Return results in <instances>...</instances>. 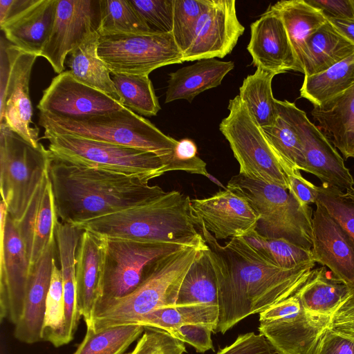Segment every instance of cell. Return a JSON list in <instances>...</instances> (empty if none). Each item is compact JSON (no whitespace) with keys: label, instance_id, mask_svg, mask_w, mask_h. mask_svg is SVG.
Here are the masks:
<instances>
[{"label":"cell","instance_id":"6da1fadb","mask_svg":"<svg viewBox=\"0 0 354 354\" xmlns=\"http://www.w3.org/2000/svg\"><path fill=\"white\" fill-rule=\"evenodd\" d=\"M196 227L207 246L216 279L218 321L214 333L224 334L245 318L294 295L315 265L283 268L244 237L232 238L222 245L203 225Z\"/></svg>","mask_w":354,"mask_h":354},{"label":"cell","instance_id":"7a4b0ae2","mask_svg":"<svg viewBox=\"0 0 354 354\" xmlns=\"http://www.w3.org/2000/svg\"><path fill=\"white\" fill-rule=\"evenodd\" d=\"M48 175L58 218L73 226L142 204L164 192L135 176L53 158Z\"/></svg>","mask_w":354,"mask_h":354},{"label":"cell","instance_id":"3957f363","mask_svg":"<svg viewBox=\"0 0 354 354\" xmlns=\"http://www.w3.org/2000/svg\"><path fill=\"white\" fill-rule=\"evenodd\" d=\"M75 227L105 238L207 248L193 220L191 198L178 191H164L146 203Z\"/></svg>","mask_w":354,"mask_h":354},{"label":"cell","instance_id":"277c9868","mask_svg":"<svg viewBox=\"0 0 354 354\" xmlns=\"http://www.w3.org/2000/svg\"><path fill=\"white\" fill-rule=\"evenodd\" d=\"M206 249L184 247L150 263L141 282L131 293L96 308L93 328L98 331L134 324L138 319L160 307L176 305L184 277L200 252Z\"/></svg>","mask_w":354,"mask_h":354},{"label":"cell","instance_id":"5b68a950","mask_svg":"<svg viewBox=\"0 0 354 354\" xmlns=\"http://www.w3.org/2000/svg\"><path fill=\"white\" fill-rule=\"evenodd\" d=\"M39 124L45 131L67 133L149 151L159 156L162 162L178 143V140L165 135L150 121L126 106L73 119L39 112Z\"/></svg>","mask_w":354,"mask_h":354},{"label":"cell","instance_id":"8992f818","mask_svg":"<svg viewBox=\"0 0 354 354\" xmlns=\"http://www.w3.org/2000/svg\"><path fill=\"white\" fill-rule=\"evenodd\" d=\"M226 188L242 196L259 216L256 232L311 250L313 209L301 206L288 189L239 174Z\"/></svg>","mask_w":354,"mask_h":354},{"label":"cell","instance_id":"52a82bcc","mask_svg":"<svg viewBox=\"0 0 354 354\" xmlns=\"http://www.w3.org/2000/svg\"><path fill=\"white\" fill-rule=\"evenodd\" d=\"M53 158L77 166L113 171L149 183L165 174L156 154L67 133L44 131Z\"/></svg>","mask_w":354,"mask_h":354},{"label":"cell","instance_id":"ba28073f","mask_svg":"<svg viewBox=\"0 0 354 354\" xmlns=\"http://www.w3.org/2000/svg\"><path fill=\"white\" fill-rule=\"evenodd\" d=\"M52 155L0 124V191L8 215L16 223L24 216L48 170Z\"/></svg>","mask_w":354,"mask_h":354},{"label":"cell","instance_id":"9c48e42d","mask_svg":"<svg viewBox=\"0 0 354 354\" xmlns=\"http://www.w3.org/2000/svg\"><path fill=\"white\" fill-rule=\"evenodd\" d=\"M228 115L219 130L228 141L239 165V174L248 178L288 190L289 181L266 135L239 95L230 100Z\"/></svg>","mask_w":354,"mask_h":354},{"label":"cell","instance_id":"30bf717a","mask_svg":"<svg viewBox=\"0 0 354 354\" xmlns=\"http://www.w3.org/2000/svg\"><path fill=\"white\" fill-rule=\"evenodd\" d=\"M97 54L110 72L117 73L149 75L158 68L183 62L171 32L100 35Z\"/></svg>","mask_w":354,"mask_h":354},{"label":"cell","instance_id":"8fae6325","mask_svg":"<svg viewBox=\"0 0 354 354\" xmlns=\"http://www.w3.org/2000/svg\"><path fill=\"white\" fill-rule=\"evenodd\" d=\"M37 57L1 39L0 124H6L35 147L40 143L39 129L32 121L29 84Z\"/></svg>","mask_w":354,"mask_h":354},{"label":"cell","instance_id":"7c38bea8","mask_svg":"<svg viewBox=\"0 0 354 354\" xmlns=\"http://www.w3.org/2000/svg\"><path fill=\"white\" fill-rule=\"evenodd\" d=\"M329 319L307 312L295 292L259 313V331L276 354H314Z\"/></svg>","mask_w":354,"mask_h":354},{"label":"cell","instance_id":"4fadbf2b","mask_svg":"<svg viewBox=\"0 0 354 354\" xmlns=\"http://www.w3.org/2000/svg\"><path fill=\"white\" fill-rule=\"evenodd\" d=\"M184 247L169 242L106 238L102 295L96 308L131 293L150 263Z\"/></svg>","mask_w":354,"mask_h":354},{"label":"cell","instance_id":"5bb4252c","mask_svg":"<svg viewBox=\"0 0 354 354\" xmlns=\"http://www.w3.org/2000/svg\"><path fill=\"white\" fill-rule=\"evenodd\" d=\"M0 319L15 325L24 310L30 262L3 201L0 204Z\"/></svg>","mask_w":354,"mask_h":354},{"label":"cell","instance_id":"9a60e30c","mask_svg":"<svg viewBox=\"0 0 354 354\" xmlns=\"http://www.w3.org/2000/svg\"><path fill=\"white\" fill-rule=\"evenodd\" d=\"M296 129L305 158V172L317 176L322 184L341 189L353 187L354 179L344 161L319 127L295 103L276 100Z\"/></svg>","mask_w":354,"mask_h":354},{"label":"cell","instance_id":"2e32d148","mask_svg":"<svg viewBox=\"0 0 354 354\" xmlns=\"http://www.w3.org/2000/svg\"><path fill=\"white\" fill-rule=\"evenodd\" d=\"M100 0H57L53 26L40 57L57 74L64 72L68 55L91 34L98 32Z\"/></svg>","mask_w":354,"mask_h":354},{"label":"cell","instance_id":"e0dca14e","mask_svg":"<svg viewBox=\"0 0 354 354\" xmlns=\"http://www.w3.org/2000/svg\"><path fill=\"white\" fill-rule=\"evenodd\" d=\"M244 30L234 0H207L194 40L183 53V62L223 58L232 51Z\"/></svg>","mask_w":354,"mask_h":354},{"label":"cell","instance_id":"ac0fdd59","mask_svg":"<svg viewBox=\"0 0 354 354\" xmlns=\"http://www.w3.org/2000/svg\"><path fill=\"white\" fill-rule=\"evenodd\" d=\"M191 212L196 226L203 225L216 240L245 237L256 230L259 218L245 199L227 188L191 199Z\"/></svg>","mask_w":354,"mask_h":354},{"label":"cell","instance_id":"d6986e66","mask_svg":"<svg viewBox=\"0 0 354 354\" xmlns=\"http://www.w3.org/2000/svg\"><path fill=\"white\" fill-rule=\"evenodd\" d=\"M123 106L107 94L77 81L69 71L53 79L37 106L41 113L71 119L106 113Z\"/></svg>","mask_w":354,"mask_h":354},{"label":"cell","instance_id":"ffe728a7","mask_svg":"<svg viewBox=\"0 0 354 354\" xmlns=\"http://www.w3.org/2000/svg\"><path fill=\"white\" fill-rule=\"evenodd\" d=\"M247 50L257 68L275 75L290 71L304 73L283 20L272 6L250 25Z\"/></svg>","mask_w":354,"mask_h":354},{"label":"cell","instance_id":"44dd1931","mask_svg":"<svg viewBox=\"0 0 354 354\" xmlns=\"http://www.w3.org/2000/svg\"><path fill=\"white\" fill-rule=\"evenodd\" d=\"M312 219L313 258L328 268L354 293V241L319 203Z\"/></svg>","mask_w":354,"mask_h":354},{"label":"cell","instance_id":"7402d4cb","mask_svg":"<svg viewBox=\"0 0 354 354\" xmlns=\"http://www.w3.org/2000/svg\"><path fill=\"white\" fill-rule=\"evenodd\" d=\"M106 250V238L82 231L76 253L75 292L77 306L86 327L93 328L102 295Z\"/></svg>","mask_w":354,"mask_h":354},{"label":"cell","instance_id":"603a6c76","mask_svg":"<svg viewBox=\"0 0 354 354\" xmlns=\"http://www.w3.org/2000/svg\"><path fill=\"white\" fill-rule=\"evenodd\" d=\"M57 248L55 239L39 260L30 267L23 313L14 330L15 337L23 343L32 344L42 341L46 301Z\"/></svg>","mask_w":354,"mask_h":354},{"label":"cell","instance_id":"cb8c5ba5","mask_svg":"<svg viewBox=\"0 0 354 354\" xmlns=\"http://www.w3.org/2000/svg\"><path fill=\"white\" fill-rule=\"evenodd\" d=\"M48 170L36 189L24 216L15 223L24 243L30 266L34 265L55 239L58 222Z\"/></svg>","mask_w":354,"mask_h":354},{"label":"cell","instance_id":"d4e9b609","mask_svg":"<svg viewBox=\"0 0 354 354\" xmlns=\"http://www.w3.org/2000/svg\"><path fill=\"white\" fill-rule=\"evenodd\" d=\"M57 0H31L28 5L0 24L7 41L40 57L50 34Z\"/></svg>","mask_w":354,"mask_h":354},{"label":"cell","instance_id":"484cf974","mask_svg":"<svg viewBox=\"0 0 354 354\" xmlns=\"http://www.w3.org/2000/svg\"><path fill=\"white\" fill-rule=\"evenodd\" d=\"M311 115L344 159L354 158V84L323 105L314 107Z\"/></svg>","mask_w":354,"mask_h":354},{"label":"cell","instance_id":"4316f807","mask_svg":"<svg viewBox=\"0 0 354 354\" xmlns=\"http://www.w3.org/2000/svg\"><path fill=\"white\" fill-rule=\"evenodd\" d=\"M83 230L58 221L55 239L61 266L64 303V340L68 344L74 337L82 315L76 302L75 263L80 238Z\"/></svg>","mask_w":354,"mask_h":354},{"label":"cell","instance_id":"83f0119b","mask_svg":"<svg viewBox=\"0 0 354 354\" xmlns=\"http://www.w3.org/2000/svg\"><path fill=\"white\" fill-rule=\"evenodd\" d=\"M234 67L232 61L203 59L169 73L165 102L177 100L192 102L201 93L219 86Z\"/></svg>","mask_w":354,"mask_h":354},{"label":"cell","instance_id":"f1b7e54d","mask_svg":"<svg viewBox=\"0 0 354 354\" xmlns=\"http://www.w3.org/2000/svg\"><path fill=\"white\" fill-rule=\"evenodd\" d=\"M354 54V44L328 21L306 40L302 66L304 76L330 68Z\"/></svg>","mask_w":354,"mask_h":354},{"label":"cell","instance_id":"f546056e","mask_svg":"<svg viewBox=\"0 0 354 354\" xmlns=\"http://www.w3.org/2000/svg\"><path fill=\"white\" fill-rule=\"evenodd\" d=\"M326 268L322 266L313 269L296 294L307 312L330 317L352 293L344 282Z\"/></svg>","mask_w":354,"mask_h":354},{"label":"cell","instance_id":"4dcf8cb0","mask_svg":"<svg viewBox=\"0 0 354 354\" xmlns=\"http://www.w3.org/2000/svg\"><path fill=\"white\" fill-rule=\"evenodd\" d=\"M100 34H91L68 55L65 64L77 81L97 89L121 102L111 72L97 54ZM122 103V102H121Z\"/></svg>","mask_w":354,"mask_h":354},{"label":"cell","instance_id":"1f68e13d","mask_svg":"<svg viewBox=\"0 0 354 354\" xmlns=\"http://www.w3.org/2000/svg\"><path fill=\"white\" fill-rule=\"evenodd\" d=\"M272 6L283 20L295 53L303 68L306 41L327 19L321 11L309 5L306 0L280 1Z\"/></svg>","mask_w":354,"mask_h":354},{"label":"cell","instance_id":"d6a6232c","mask_svg":"<svg viewBox=\"0 0 354 354\" xmlns=\"http://www.w3.org/2000/svg\"><path fill=\"white\" fill-rule=\"evenodd\" d=\"M354 84V54L321 73L304 76L300 97L314 107L323 105Z\"/></svg>","mask_w":354,"mask_h":354},{"label":"cell","instance_id":"836d02e7","mask_svg":"<svg viewBox=\"0 0 354 354\" xmlns=\"http://www.w3.org/2000/svg\"><path fill=\"white\" fill-rule=\"evenodd\" d=\"M218 321V306L174 305L160 307L138 319L134 324L167 333L185 324H203L211 327L215 332Z\"/></svg>","mask_w":354,"mask_h":354},{"label":"cell","instance_id":"e575fe53","mask_svg":"<svg viewBox=\"0 0 354 354\" xmlns=\"http://www.w3.org/2000/svg\"><path fill=\"white\" fill-rule=\"evenodd\" d=\"M207 250L200 252L184 277L176 305L218 306L216 279Z\"/></svg>","mask_w":354,"mask_h":354},{"label":"cell","instance_id":"d590c367","mask_svg":"<svg viewBox=\"0 0 354 354\" xmlns=\"http://www.w3.org/2000/svg\"><path fill=\"white\" fill-rule=\"evenodd\" d=\"M275 75L257 68L248 75L239 88V96L259 126H272L277 118L276 99L272 91V81Z\"/></svg>","mask_w":354,"mask_h":354},{"label":"cell","instance_id":"8d00e7d4","mask_svg":"<svg viewBox=\"0 0 354 354\" xmlns=\"http://www.w3.org/2000/svg\"><path fill=\"white\" fill-rule=\"evenodd\" d=\"M276 108L274 123L262 129L266 137L287 176L297 170L305 171V158L297 132L277 104Z\"/></svg>","mask_w":354,"mask_h":354},{"label":"cell","instance_id":"74e56055","mask_svg":"<svg viewBox=\"0 0 354 354\" xmlns=\"http://www.w3.org/2000/svg\"><path fill=\"white\" fill-rule=\"evenodd\" d=\"M145 329L138 324L115 326L98 331L86 327L84 339L73 354H124Z\"/></svg>","mask_w":354,"mask_h":354},{"label":"cell","instance_id":"f35d334b","mask_svg":"<svg viewBox=\"0 0 354 354\" xmlns=\"http://www.w3.org/2000/svg\"><path fill=\"white\" fill-rule=\"evenodd\" d=\"M123 106L144 116H155L160 110L149 75L111 73Z\"/></svg>","mask_w":354,"mask_h":354},{"label":"cell","instance_id":"ab89813d","mask_svg":"<svg viewBox=\"0 0 354 354\" xmlns=\"http://www.w3.org/2000/svg\"><path fill=\"white\" fill-rule=\"evenodd\" d=\"M100 35L132 34L153 31L130 0H100Z\"/></svg>","mask_w":354,"mask_h":354},{"label":"cell","instance_id":"60d3db41","mask_svg":"<svg viewBox=\"0 0 354 354\" xmlns=\"http://www.w3.org/2000/svg\"><path fill=\"white\" fill-rule=\"evenodd\" d=\"M274 264L283 268H295L315 263L311 250H308L283 239L268 238L256 231L244 237Z\"/></svg>","mask_w":354,"mask_h":354},{"label":"cell","instance_id":"b9f144b4","mask_svg":"<svg viewBox=\"0 0 354 354\" xmlns=\"http://www.w3.org/2000/svg\"><path fill=\"white\" fill-rule=\"evenodd\" d=\"M64 331V303L62 277L61 270L55 261L46 301L41 333L42 341L48 342L55 347L64 346L66 344Z\"/></svg>","mask_w":354,"mask_h":354},{"label":"cell","instance_id":"7bdbcfd3","mask_svg":"<svg viewBox=\"0 0 354 354\" xmlns=\"http://www.w3.org/2000/svg\"><path fill=\"white\" fill-rule=\"evenodd\" d=\"M207 0H173L171 34L184 53L194 40L199 19Z\"/></svg>","mask_w":354,"mask_h":354},{"label":"cell","instance_id":"ee69618b","mask_svg":"<svg viewBox=\"0 0 354 354\" xmlns=\"http://www.w3.org/2000/svg\"><path fill=\"white\" fill-rule=\"evenodd\" d=\"M344 228L354 241V187L341 189L322 184L317 201Z\"/></svg>","mask_w":354,"mask_h":354},{"label":"cell","instance_id":"f6af8a7d","mask_svg":"<svg viewBox=\"0 0 354 354\" xmlns=\"http://www.w3.org/2000/svg\"><path fill=\"white\" fill-rule=\"evenodd\" d=\"M184 342L169 333L155 328H145L135 347L124 354H185Z\"/></svg>","mask_w":354,"mask_h":354},{"label":"cell","instance_id":"bcb514c9","mask_svg":"<svg viewBox=\"0 0 354 354\" xmlns=\"http://www.w3.org/2000/svg\"><path fill=\"white\" fill-rule=\"evenodd\" d=\"M163 164L165 174L171 171H183L208 176L207 164L198 156L195 142L188 138L178 141L171 153Z\"/></svg>","mask_w":354,"mask_h":354},{"label":"cell","instance_id":"7dc6e473","mask_svg":"<svg viewBox=\"0 0 354 354\" xmlns=\"http://www.w3.org/2000/svg\"><path fill=\"white\" fill-rule=\"evenodd\" d=\"M130 1L153 31L171 32L173 0H130Z\"/></svg>","mask_w":354,"mask_h":354},{"label":"cell","instance_id":"c3c4849f","mask_svg":"<svg viewBox=\"0 0 354 354\" xmlns=\"http://www.w3.org/2000/svg\"><path fill=\"white\" fill-rule=\"evenodd\" d=\"M214 330L203 324H185L170 330L168 333L184 343L192 346L197 352L214 350L212 333Z\"/></svg>","mask_w":354,"mask_h":354},{"label":"cell","instance_id":"681fc988","mask_svg":"<svg viewBox=\"0 0 354 354\" xmlns=\"http://www.w3.org/2000/svg\"><path fill=\"white\" fill-rule=\"evenodd\" d=\"M216 354H276L268 341L254 332L239 335L231 344Z\"/></svg>","mask_w":354,"mask_h":354},{"label":"cell","instance_id":"f907efd6","mask_svg":"<svg viewBox=\"0 0 354 354\" xmlns=\"http://www.w3.org/2000/svg\"><path fill=\"white\" fill-rule=\"evenodd\" d=\"M328 328L354 339V293L330 315Z\"/></svg>","mask_w":354,"mask_h":354},{"label":"cell","instance_id":"816d5d0a","mask_svg":"<svg viewBox=\"0 0 354 354\" xmlns=\"http://www.w3.org/2000/svg\"><path fill=\"white\" fill-rule=\"evenodd\" d=\"M315 354H354V339L328 328L317 344Z\"/></svg>","mask_w":354,"mask_h":354},{"label":"cell","instance_id":"f5cc1de1","mask_svg":"<svg viewBox=\"0 0 354 354\" xmlns=\"http://www.w3.org/2000/svg\"><path fill=\"white\" fill-rule=\"evenodd\" d=\"M300 171L297 170L288 175V192L301 206H310L316 203L317 186L303 177Z\"/></svg>","mask_w":354,"mask_h":354},{"label":"cell","instance_id":"db71d44e","mask_svg":"<svg viewBox=\"0 0 354 354\" xmlns=\"http://www.w3.org/2000/svg\"><path fill=\"white\" fill-rule=\"evenodd\" d=\"M326 19H354V0H306Z\"/></svg>","mask_w":354,"mask_h":354},{"label":"cell","instance_id":"11a10c76","mask_svg":"<svg viewBox=\"0 0 354 354\" xmlns=\"http://www.w3.org/2000/svg\"><path fill=\"white\" fill-rule=\"evenodd\" d=\"M30 1L0 0V24L25 8Z\"/></svg>","mask_w":354,"mask_h":354},{"label":"cell","instance_id":"9f6ffc18","mask_svg":"<svg viewBox=\"0 0 354 354\" xmlns=\"http://www.w3.org/2000/svg\"><path fill=\"white\" fill-rule=\"evenodd\" d=\"M346 39L354 44V19H327Z\"/></svg>","mask_w":354,"mask_h":354},{"label":"cell","instance_id":"6f0895ef","mask_svg":"<svg viewBox=\"0 0 354 354\" xmlns=\"http://www.w3.org/2000/svg\"><path fill=\"white\" fill-rule=\"evenodd\" d=\"M314 354H315V353Z\"/></svg>","mask_w":354,"mask_h":354}]
</instances>
